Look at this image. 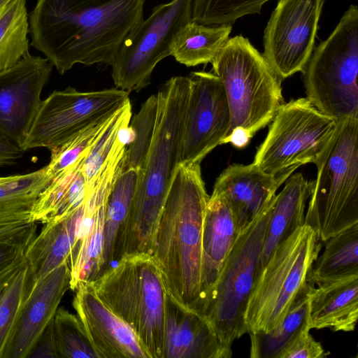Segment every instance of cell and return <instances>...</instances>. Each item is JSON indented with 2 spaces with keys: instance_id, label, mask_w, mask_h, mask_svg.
I'll use <instances>...</instances> for the list:
<instances>
[{
  "instance_id": "30bf717a",
  "label": "cell",
  "mask_w": 358,
  "mask_h": 358,
  "mask_svg": "<svg viewBox=\"0 0 358 358\" xmlns=\"http://www.w3.org/2000/svg\"><path fill=\"white\" fill-rule=\"evenodd\" d=\"M336 121L307 98L283 103L271 120L253 164L268 174L292 173L301 165L316 164L328 148Z\"/></svg>"
},
{
  "instance_id": "1f68e13d",
  "label": "cell",
  "mask_w": 358,
  "mask_h": 358,
  "mask_svg": "<svg viewBox=\"0 0 358 358\" xmlns=\"http://www.w3.org/2000/svg\"><path fill=\"white\" fill-rule=\"evenodd\" d=\"M132 115L129 99L111 117L108 124L93 144L83 164L87 189L94 185L117 143L121 128L129 124Z\"/></svg>"
},
{
  "instance_id": "7a4b0ae2",
  "label": "cell",
  "mask_w": 358,
  "mask_h": 358,
  "mask_svg": "<svg viewBox=\"0 0 358 358\" xmlns=\"http://www.w3.org/2000/svg\"><path fill=\"white\" fill-rule=\"evenodd\" d=\"M209 196L200 163L180 164L165 201L152 254L168 292L200 314L203 303V227Z\"/></svg>"
},
{
  "instance_id": "f1b7e54d",
  "label": "cell",
  "mask_w": 358,
  "mask_h": 358,
  "mask_svg": "<svg viewBox=\"0 0 358 358\" xmlns=\"http://www.w3.org/2000/svg\"><path fill=\"white\" fill-rule=\"evenodd\" d=\"M313 263L309 281L313 285L358 275V224L329 238Z\"/></svg>"
},
{
  "instance_id": "e575fe53",
  "label": "cell",
  "mask_w": 358,
  "mask_h": 358,
  "mask_svg": "<svg viewBox=\"0 0 358 358\" xmlns=\"http://www.w3.org/2000/svg\"><path fill=\"white\" fill-rule=\"evenodd\" d=\"M111 117L92 125L64 143L50 150V159L45 166L46 175L50 180L85 158L108 124Z\"/></svg>"
},
{
  "instance_id": "7c38bea8",
  "label": "cell",
  "mask_w": 358,
  "mask_h": 358,
  "mask_svg": "<svg viewBox=\"0 0 358 358\" xmlns=\"http://www.w3.org/2000/svg\"><path fill=\"white\" fill-rule=\"evenodd\" d=\"M116 88L81 92L68 87L41 101L21 149L55 148L83 130L111 117L129 99Z\"/></svg>"
},
{
  "instance_id": "44dd1931",
  "label": "cell",
  "mask_w": 358,
  "mask_h": 358,
  "mask_svg": "<svg viewBox=\"0 0 358 358\" xmlns=\"http://www.w3.org/2000/svg\"><path fill=\"white\" fill-rule=\"evenodd\" d=\"M238 232L229 203L222 194L213 191L206 205L203 227L201 313Z\"/></svg>"
},
{
  "instance_id": "4fadbf2b",
  "label": "cell",
  "mask_w": 358,
  "mask_h": 358,
  "mask_svg": "<svg viewBox=\"0 0 358 358\" xmlns=\"http://www.w3.org/2000/svg\"><path fill=\"white\" fill-rule=\"evenodd\" d=\"M324 0H278L264 32V57L283 80L303 72L314 50Z\"/></svg>"
},
{
  "instance_id": "d6986e66",
  "label": "cell",
  "mask_w": 358,
  "mask_h": 358,
  "mask_svg": "<svg viewBox=\"0 0 358 358\" xmlns=\"http://www.w3.org/2000/svg\"><path fill=\"white\" fill-rule=\"evenodd\" d=\"M164 358H230L201 314L187 308L169 292L165 298Z\"/></svg>"
},
{
  "instance_id": "484cf974",
  "label": "cell",
  "mask_w": 358,
  "mask_h": 358,
  "mask_svg": "<svg viewBox=\"0 0 358 358\" xmlns=\"http://www.w3.org/2000/svg\"><path fill=\"white\" fill-rule=\"evenodd\" d=\"M84 160L52 179L41 192L31 208L33 222L44 224L62 220L85 203L88 189L83 173Z\"/></svg>"
},
{
  "instance_id": "d590c367",
  "label": "cell",
  "mask_w": 358,
  "mask_h": 358,
  "mask_svg": "<svg viewBox=\"0 0 358 358\" xmlns=\"http://www.w3.org/2000/svg\"><path fill=\"white\" fill-rule=\"evenodd\" d=\"M157 111V96L153 94L131 118L129 125L134 130V138L127 147L125 167L142 169L153 138Z\"/></svg>"
},
{
  "instance_id": "8fae6325",
  "label": "cell",
  "mask_w": 358,
  "mask_h": 358,
  "mask_svg": "<svg viewBox=\"0 0 358 358\" xmlns=\"http://www.w3.org/2000/svg\"><path fill=\"white\" fill-rule=\"evenodd\" d=\"M192 0H171L155 6L135 27L110 65L117 87L129 93L150 84L156 65L171 55L177 34L192 21Z\"/></svg>"
},
{
  "instance_id": "9c48e42d",
  "label": "cell",
  "mask_w": 358,
  "mask_h": 358,
  "mask_svg": "<svg viewBox=\"0 0 358 358\" xmlns=\"http://www.w3.org/2000/svg\"><path fill=\"white\" fill-rule=\"evenodd\" d=\"M273 199L239 231L201 313L222 346L231 352L234 342L247 333L245 313Z\"/></svg>"
},
{
  "instance_id": "2e32d148",
  "label": "cell",
  "mask_w": 358,
  "mask_h": 358,
  "mask_svg": "<svg viewBox=\"0 0 358 358\" xmlns=\"http://www.w3.org/2000/svg\"><path fill=\"white\" fill-rule=\"evenodd\" d=\"M52 64L29 53L0 72V133L21 148L42 99Z\"/></svg>"
},
{
  "instance_id": "8d00e7d4",
  "label": "cell",
  "mask_w": 358,
  "mask_h": 358,
  "mask_svg": "<svg viewBox=\"0 0 358 358\" xmlns=\"http://www.w3.org/2000/svg\"><path fill=\"white\" fill-rule=\"evenodd\" d=\"M308 326L304 327L283 349L277 358H324L329 353L310 334Z\"/></svg>"
},
{
  "instance_id": "ba28073f",
  "label": "cell",
  "mask_w": 358,
  "mask_h": 358,
  "mask_svg": "<svg viewBox=\"0 0 358 358\" xmlns=\"http://www.w3.org/2000/svg\"><path fill=\"white\" fill-rule=\"evenodd\" d=\"M306 98L336 121L358 119V8L350 5L302 72Z\"/></svg>"
},
{
  "instance_id": "6da1fadb",
  "label": "cell",
  "mask_w": 358,
  "mask_h": 358,
  "mask_svg": "<svg viewBox=\"0 0 358 358\" xmlns=\"http://www.w3.org/2000/svg\"><path fill=\"white\" fill-rule=\"evenodd\" d=\"M145 0H37L29 15L31 45L60 74L74 65H111L143 20Z\"/></svg>"
},
{
  "instance_id": "cb8c5ba5",
  "label": "cell",
  "mask_w": 358,
  "mask_h": 358,
  "mask_svg": "<svg viewBox=\"0 0 358 358\" xmlns=\"http://www.w3.org/2000/svg\"><path fill=\"white\" fill-rule=\"evenodd\" d=\"M84 204L62 220L44 224L27 245L24 256L36 280L68 262L83 219Z\"/></svg>"
},
{
  "instance_id": "277c9868",
  "label": "cell",
  "mask_w": 358,
  "mask_h": 358,
  "mask_svg": "<svg viewBox=\"0 0 358 358\" xmlns=\"http://www.w3.org/2000/svg\"><path fill=\"white\" fill-rule=\"evenodd\" d=\"M100 299L133 330L149 358H164L168 292L151 255L122 257L93 281Z\"/></svg>"
},
{
  "instance_id": "e0dca14e",
  "label": "cell",
  "mask_w": 358,
  "mask_h": 358,
  "mask_svg": "<svg viewBox=\"0 0 358 358\" xmlns=\"http://www.w3.org/2000/svg\"><path fill=\"white\" fill-rule=\"evenodd\" d=\"M72 305L98 358H149L131 328L97 296L91 282L75 289Z\"/></svg>"
},
{
  "instance_id": "f35d334b",
  "label": "cell",
  "mask_w": 358,
  "mask_h": 358,
  "mask_svg": "<svg viewBox=\"0 0 358 358\" xmlns=\"http://www.w3.org/2000/svg\"><path fill=\"white\" fill-rule=\"evenodd\" d=\"M31 241V240H23L0 243V270L24 254Z\"/></svg>"
},
{
  "instance_id": "7bdbcfd3",
  "label": "cell",
  "mask_w": 358,
  "mask_h": 358,
  "mask_svg": "<svg viewBox=\"0 0 358 358\" xmlns=\"http://www.w3.org/2000/svg\"><path fill=\"white\" fill-rule=\"evenodd\" d=\"M8 178V176H0V182L4 181L5 180H6Z\"/></svg>"
},
{
  "instance_id": "836d02e7",
  "label": "cell",
  "mask_w": 358,
  "mask_h": 358,
  "mask_svg": "<svg viewBox=\"0 0 358 358\" xmlns=\"http://www.w3.org/2000/svg\"><path fill=\"white\" fill-rule=\"evenodd\" d=\"M270 0H192V21L205 24H234L248 15L259 13Z\"/></svg>"
},
{
  "instance_id": "3957f363",
  "label": "cell",
  "mask_w": 358,
  "mask_h": 358,
  "mask_svg": "<svg viewBox=\"0 0 358 358\" xmlns=\"http://www.w3.org/2000/svg\"><path fill=\"white\" fill-rule=\"evenodd\" d=\"M189 92L188 77L180 76L171 78L158 90L155 131L131 201L123 257L152 254L165 201L181 163Z\"/></svg>"
},
{
  "instance_id": "5b68a950",
  "label": "cell",
  "mask_w": 358,
  "mask_h": 358,
  "mask_svg": "<svg viewBox=\"0 0 358 358\" xmlns=\"http://www.w3.org/2000/svg\"><path fill=\"white\" fill-rule=\"evenodd\" d=\"M322 249L315 230L303 224L272 252L258 272L245 313L248 334L271 331L286 316L308 284L314 262Z\"/></svg>"
},
{
  "instance_id": "83f0119b",
  "label": "cell",
  "mask_w": 358,
  "mask_h": 358,
  "mask_svg": "<svg viewBox=\"0 0 358 358\" xmlns=\"http://www.w3.org/2000/svg\"><path fill=\"white\" fill-rule=\"evenodd\" d=\"M231 29L229 24L205 25L191 21L175 38L171 55L187 67L210 63L229 38Z\"/></svg>"
},
{
  "instance_id": "ffe728a7",
  "label": "cell",
  "mask_w": 358,
  "mask_h": 358,
  "mask_svg": "<svg viewBox=\"0 0 358 358\" xmlns=\"http://www.w3.org/2000/svg\"><path fill=\"white\" fill-rule=\"evenodd\" d=\"M291 175L268 174L253 163L232 164L217 177L213 191L224 196L240 231L270 203Z\"/></svg>"
},
{
  "instance_id": "ac0fdd59",
  "label": "cell",
  "mask_w": 358,
  "mask_h": 358,
  "mask_svg": "<svg viewBox=\"0 0 358 358\" xmlns=\"http://www.w3.org/2000/svg\"><path fill=\"white\" fill-rule=\"evenodd\" d=\"M69 289L68 262L36 281L18 315L3 358H29Z\"/></svg>"
},
{
  "instance_id": "f546056e",
  "label": "cell",
  "mask_w": 358,
  "mask_h": 358,
  "mask_svg": "<svg viewBox=\"0 0 358 358\" xmlns=\"http://www.w3.org/2000/svg\"><path fill=\"white\" fill-rule=\"evenodd\" d=\"M314 286L308 282L285 318L273 329L265 333L249 334L250 358H277L299 331L308 325L309 300Z\"/></svg>"
},
{
  "instance_id": "7402d4cb",
  "label": "cell",
  "mask_w": 358,
  "mask_h": 358,
  "mask_svg": "<svg viewBox=\"0 0 358 358\" xmlns=\"http://www.w3.org/2000/svg\"><path fill=\"white\" fill-rule=\"evenodd\" d=\"M317 285L313 287L309 300L310 329L354 331L358 319V275Z\"/></svg>"
},
{
  "instance_id": "d6a6232c",
  "label": "cell",
  "mask_w": 358,
  "mask_h": 358,
  "mask_svg": "<svg viewBox=\"0 0 358 358\" xmlns=\"http://www.w3.org/2000/svg\"><path fill=\"white\" fill-rule=\"evenodd\" d=\"M52 323L59 358H98L77 315L58 308Z\"/></svg>"
},
{
  "instance_id": "603a6c76",
  "label": "cell",
  "mask_w": 358,
  "mask_h": 358,
  "mask_svg": "<svg viewBox=\"0 0 358 358\" xmlns=\"http://www.w3.org/2000/svg\"><path fill=\"white\" fill-rule=\"evenodd\" d=\"M285 182L282 189L273 199L257 273L274 249L304 224L305 208L311 193L313 181H308L301 173H296L291 175Z\"/></svg>"
},
{
  "instance_id": "b9f144b4",
  "label": "cell",
  "mask_w": 358,
  "mask_h": 358,
  "mask_svg": "<svg viewBox=\"0 0 358 358\" xmlns=\"http://www.w3.org/2000/svg\"><path fill=\"white\" fill-rule=\"evenodd\" d=\"M12 0H0V8Z\"/></svg>"
},
{
  "instance_id": "60d3db41",
  "label": "cell",
  "mask_w": 358,
  "mask_h": 358,
  "mask_svg": "<svg viewBox=\"0 0 358 358\" xmlns=\"http://www.w3.org/2000/svg\"><path fill=\"white\" fill-rule=\"evenodd\" d=\"M252 136L248 131L241 127H237L231 131L222 140L221 144L230 143L236 148L242 149L250 143Z\"/></svg>"
},
{
  "instance_id": "8992f818",
  "label": "cell",
  "mask_w": 358,
  "mask_h": 358,
  "mask_svg": "<svg viewBox=\"0 0 358 358\" xmlns=\"http://www.w3.org/2000/svg\"><path fill=\"white\" fill-rule=\"evenodd\" d=\"M328 148L315 164L304 224L324 242L358 224V119L336 121Z\"/></svg>"
},
{
  "instance_id": "5bb4252c",
  "label": "cell",
  "mask_w": 358,
  "mask_h": 358,
  "mask_svg": "<svg viewBox=\"0 0 358 358\" xmlns=\"http://www.w3.org/2000/svg\"><path fill=\"white\" fill-rule=\"evenodd\" d=\"M187 77L189 92L180 164H201L228 134L231 115L222 83L216 75L194 71Z\"/></svg>"
},
{
  "instance_id": "d4e9b609",
  "label": "cell",
  "mask_w": 358,
  "mask_h": 358,
  "mask_svg": "<svg viewBox=\"0 0 358 358\" xmlns=\"http://www.w3.org/2000/svg\"><path fill=\"white\" fill-rule=\"evenodd\" d=\"M140 171L125 167L112 186L105 216L102 266L99 276L123 257L124 232Z\"/></svg>"
},
{
  "instance_id": "52a82bcc",
  "label": "cell",
  "mask_w": 358,
  "mask_h": 358,
  "mask_svg": "<svg viewBox=\"0 0 358 358\" xmlns=\"http://www.w3.org/2000/svg\"><path fill=\"white\" fill-rule=\"evenodd\" d=\"M221 80L231 115L230 128L252 138L273 120L284 103L280 78L248 38H229L210 62Z\"/></svg>"
},
{
  "instance_id": "4dcf8cb0",
  "label": "cell",
  "mask_w": 358,
  "mask_h": 358,
  "mask_svg": "<svg viewBox=\"0 0 358 358\" xmlns=\"http://www.w3.org/2000/svg\"><path fill=\"white\" fill-rule=\"evenodd\" d=\"M26 3L27 0H12L0 8V72L29 53Z\"/></svg>"
},
{
  "instance_id": "ab89813d",
  "label": "cell",
  "mask_w": 358,
  "mask_h": 358,
  "mask_svg": "<svg viewBox=\"0 0 358 358\" xmlns=\"http://www.w3.org/2000/svg\"><path fill=\"white\" fill-rule=\"evenodd\" d=\"M24 152L20 147L0 133V166L15 164Z\"/></svg>"
},
{
  "instance_id": "4316f807",
  "label": "cell",
  "mask_w": 358,
  "mask_h": 358,
  "mask_svg": "<svg viewBox=\"0 0 358 358\" xmlns=\"http://www.w3.org/2000/svg\"><path fill=\"white\" fill-rule=\"evenodd\" d=\"M36 281L24 253L0 270V358Z\"/></svg>"
},
{
  "instance_id": "74e56055",
  "label": "cell",
  "mask_w": 358,
  "mask_h": 358,
  "mask_svg": "<svg viewBox=\"0 0 358 358\" xmlns=\"http://www.w3.org/2000/svg\"><path fill=\"white\" fill-rule=\"evenodd\" d=\"M52 321L40 336L29 358H59Z\"/></svg>"
},
{
  "instance_id": "9a60e30c",
  "label": "cell",
  "mask_w": 358,
  "mask_h": 358,
  "mask_svg": "<svg viewBox=\"0 0 358 358\" xmlns=\"http://www.w3.org/2000/svg\"><path fill=\"white\" fill-rule=\"evenodd\" d=\"M125 167V154L116 148L103 166L84 204V216L70 252V289L81 282H92L100 275L107 201L114 181Z\"/></svg>"
}]
</instances>
